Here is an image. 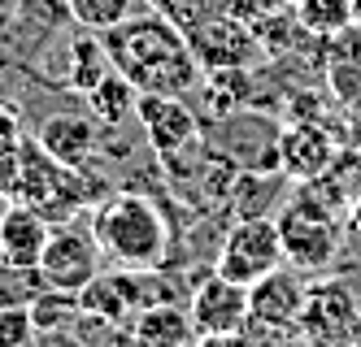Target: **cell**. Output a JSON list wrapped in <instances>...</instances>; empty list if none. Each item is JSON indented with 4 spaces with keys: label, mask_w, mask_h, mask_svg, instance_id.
<instances>
[{
    "label": "cell",
    "mask_w": 361,
    "mask_h": 347,
    "mask_svg": "<svg viewBox=\"0 0 361 347\" xmlns=\"http://www.w3.org/2000/svg\"><path fill=\"white\" fill-rule=\"evenodd\" d=\"M66 13L79 22L83 31L105 35L109 26H118L135 13V0H66Z\"/></svg>",
    "instance_id": "44dd1931"
},
{
    "label": "cell",
    "mask_w": 361,
    "mask_h": 347,
    "mask_svg": "<svg viewBox=\"0 0 361 347\" xmlns=\"http://www.w3.org/2000/svg\"><path fill=\"white\" fill-rule=\"evenodd\" d=\"M131 334L135 343H148V347H183V343H196V330H192V313L183 304H170V300H157L131 317Z\"/></svg>",
    "instance_id": "9a60e30c"
},
{
    "label": "cell",
    "mask_w": 361,
    "mask_h": 347,
    "mask_svg": "<svg viewBox=\"0 0 361 347\" xmlns=\"http://www.w3.org/2000/svg\"><path fill=\"white\" fill-rule=\"evenodd\" d=\"M135 118L144 126V135L152 144V152L161 161H174L183 148H192L200 139V122L188 109L183 96H166V92H140L135 100Z\"/></svg>",
    "instance_id": "ba28073f"
},
{
    "label": "cell",
    "mask_w": 361,
    "mask_h": 347,
    "mask_svg": "<svg viewBox=\"0 0 361 347\" xmlns=\"http://www.w3.org/2000/svg\"><path fill=\"white\" fill-rule=\"evenodd\" d=\"M92 239L105 260L122 265V270H161L170 252V226L166 213L148 196L122 191L100 200L92 213Z\"/></svg>",
    "instance_id": "7a4b0ae2"
},
{
    "label": "cell",
    "mask_w": 361,
    "mask_h": 347,
    "mask_svg": "<svg viewBox=\"0 0 361 347\" xmlns=\"http://www.w3.org/2000/svg\"><path fill=\"white\" fill-rule=\"evenodd\" d=\"M292 9L309 35H340L344 26L357 22V0H292Z\"/></svg>",
    "instance_id": "d6986e66"
},
{
    "label": "cell",
    "mask_w": 361,
    "mask_h": 347,
    "mask_svg": "<svg viewBox=\"0 0 361 347\" xmlns=\"http://www.w3.org/2000/svg\"><path fill=\"white\" fill-rule=\"evenodd\" d=\"M279 234H283V252H288V260L296 270H322V265H331V256L340 252V217L309 213L296 200L279 217Z\"/></svg>",
    "instance_id": "8fae6325"
},
{
    "label": "cell",
    "mask_w": 361,
    "mask_h": 347,
    "mask_svg": "<svg viewBox=\"0 0 361 347\" xmlns=\"http://www.w3.org/2000/svg\"><path fill=\"white\" fill-rule=\"evenodd\" d=\"M309 286L300 274H288L279 265L274 274L248 286V326L244 339H300V313Z\"/></svg>",
    "instance_id": "277c9868"
},
{
    "label": "cell",
    "mask_w": 361,
    "mask_h": 347,
    "mask_svg": "<svg viewBox=\"0 0 361 347\" xmlns=\"http://www.w3.org/2000/svg\"><path fill=\"white\" fill-rule=\"evenodd\" d=\"M340 135H331V126L322 122H288L279 126V139H274V152H279V174H288L296 182L305 178H318L335 165V156H340Z\"/></svg>",
    "instance_id": "9c48e42d"
},
{
    "label": "cell",
    "mask_w": 361,
    "mask_h": 347,
    "mask_svg": "<svg viewBox=\"0 0 361 347\" xmlns=\"http://www.w3.org/2000/svg\"><path fill=\"white\" fill-rule=\"evenodd\" d=\"M109 61L118 74L135 83V92H166V96H188L200 87V65L192 57L188 31L174 26L166 13H131L126 22L109 26L105 35Z\"/></svg>",
    "instance_id": "6da1fadb"
},
{
    "label": "cell",
    "mask_w": 361,
    "mask_h": 347,
    "mask_svg": "<svg viewBox=\"0 0 361 347\" xmlns=\"http://www.w3.org/2000/svg\"><path fill=\"white\" fill-rule=\"evenodd\" d=\"M114 70V61H109V48H105V39H100L96 31H87V35H74L70 39V74H66V83L74 87V92H92L100 78H105Z\"/></svg>",
    "instance_id": "2e32d148"
},
{
    "label": "cell",
    "mask_w": 361,
    "mask_h": 347,
    "mask_svg": "<svg viewBox=\"0 0 361 347\" xmlns=\"http://www.w3.org/2000/svg\"><path fill=\"white\" fill-rule=\"evenodd\" d=\"M188 313H192V330H196V343H222V339H244V326H248V286L222 278L218 270L209 278H200L192 300H188Z\"/></svg>",
    "instance_id": "8992f818"
},
{
    "label": "cell",
    "mask_w": 361,
    "mask_h": 347,
    "mask_svg": "<svg viewBox=\"0 0 361 347\" xmlns=\"http://www.w3.org/2000/svg\"><path fill=\"white\" fill-rule=\"evenodd\" d=\"M188 44H192V57H196V65L204 74L209 70H252L262 61L257 31L248 22L222 13V9L200 18L196 26H188Z\"/></svg>",
    "instance_id": "5b68a950"
},
{
    "label": "cell",
    "mask_w": 361,
    "mask_h": 347,
    "mask_svg": "<svg viewBox=\"0 0 361 347\" xmlns=\"http://www.w3.org/2000/svg\"><path fill=\"white\" fill-rule=\"evenodd\" d=\"M283 5H292V0H218V9L222 13H231V18H240V22H257V18H266V13H274V9H283Z\"/></svg>",
    "instance_id": "d4e9b609"
},
{
    "label": "cell",
    "mask_w": 361,
    "mask_h": 347,
    "mask_svg": "<svg viewBox=\"0 0 361 347\" xmlns=\"http://www.w3.org/2000/svg\"><path fill=\"white\" fill-rule=\"evenodd\" d=\"M35 339V322L27 304H0V347H22Z\"/></svg>",
    "instance_id": "7402d4cb"
},
{
    "label": "cell",
    "mask_w": 361,
    "mask_h": 347,
    "mask_svg": "<svg viewBox=\"0 0 361 347\" xmlns=\"http://www.w3.org/2000/svg\"><path fill=\"white\" fill-rule=\"evenodd\" d=\"M100 274V248L92 239V226L79 230V226H53L44 244V256H39V278L44 286H57V291H70V296H79V291Z\"/></svg>",
    "instance_id": "52a82bcc"
},
{
    "label": "cell",
    "mask_w": 361,
    "mask_h": 347,
    "mask_svg": "<svg viewBox=\"0 0 361 347\" xmlns=\"http://www.w3.org/2000/svg\"><path fill=\"white\" fill-rule=\"evenodd\" d=\"M300 339H309V343L361 339L357 296L344 282H318V286H309V300H305V313H300Z\"/></svg>",
    "instance_id": "30bf717a"
},
{
    "label": "cell",
    "mask_w": 361,
    "mask_h": 347,
    "mask_svg": "<svg viewBox=\"0 0 361 347\" xmlns=\"http://www.w3.org/2000/svg\"><path fill=\"white\" fill-rule=\"evenodd\" d=\"M157 5V13H166L174 26H196L200 18H209V13H218V0H152Z\"/></svg>",
    "instance_id": "603a6c76"
},
{
    "label": "cell",
    "mask_w": 361,
    "mask_h": 347,
    "mask_svg": "<svg viewBox=\"0 0 361 347\" xmlns=\"http://www.w3.org/2000/svg\"><path fill=\"white\" fill-rule=\"evenodd\" d=\"M283 260H288V252H283L279 222L262 217V213H248V217H240L226 230L214 270L222 278H231V282H240V286H252L257 278L274 274Z\"/></svg>",
    "instance_id": "3957f363"
},
{
    "label": "cell",
    "mask_w": 361,
    "mask_h": 347,
    "mask_svg": "<svg viewBox=\"0 0 361 347\" xmlns=\"http://www.w3.org/2000/svg\"><path fill=\"white\" fill-rule=\"evenodd\" d=\"M357 18H361V0H357Z\"/></svg>",
    "instance_id": "4316f807"
},
{
    "label": "cell",
    "mask_w": 361,
    "mask_h": 347,
    "mask_svg": "<svg viewBox=\"0 0 361 347\" xmlns=\"http://www.w3.org/2000/svg\"><path fill=\"white\" fill-rule=\"evenodd\" d=\"M135 100H140V92H135V83L126 74H118V70H109L100 83L87 92V109H92V118L96 122H105V126H118V122H126L135 113Z\"/></svg>",
    "instance_id": "e0dca14e"
},
{
    "label": "cell",
    "mask_w": 361,
    "mask_h": 347,
    "mask_svg": "<svg viewBox=\"0 0 361 347\" xmlns=\"http://www.w3.org/2000/svg\"><path fill=\"white\" fill-rule=\"evenodd\" d=\"M48 234H53V222H48L39 208L9 200V208L0 213V265H13V270H39Z\"/></svg>",
    "instance_id": "7c38bea8"
},
{
    "label": "cell",
    "mask_w": 361,
    "mask_h": 347,
    "mask_svg": "<svg viewBox=\"0 0 361 347\" xmlns=\"http://www.w3.org/2000/svg\"><path fill=\"white\" fill-rule=\"evenodd\" d=\"M18 170H22V135H0V196L5 200H13Z\"/></svg>",
    "instance_id": "cb8c5ba5"
},
{
    "label": "cell",
    "mask_w": 361,
    "mask_h": 347,
    "mask_svg": "<svg viewBox=\"0 0 361 347\" xmlns=\"http://www.w3.org/2000/svg\"><path fill=\"white\" fill-rule=\"evenodd\" d=\"M326 96L348 113H361V31L357 22L344 26L340 35H326Z\"/></svg>",
    "instance_id": "4fadbf2b"
},
{
    "label": "cell",
    "mask_w": 361,
    "mask_h": 347,
    "mask_svg": "<svg viewBox=\"0 0 361 347\" xmlns=\"http://www.w3.org/2000/svg\"><path fill=\"white\" fill-rule=\"evenodd\" d=\"M200 100L209 104L214 118L235 113L240 104L252 100V78H248V70H209V74H200Z\"/></svg>",
    "instance_id": "ac0fdd59"
},
{
    "label": "cell",
    "mask_w": 361,
    "mask_h": 347,
    "mask_svg": "<svg viewBox=\"0 0 361 347\" xmlns=\"http://www.w3.org/2000/svg\"><path fill=\"white\" fill-rule=\"evenodd\" d=\"M344 222H348V230H353V234H361V196L353 200V208H348V217H344Z\"/></svg>",
    "instance_id": "484cf974"
},
{
    "label": "cell",
    "mask_w": 361,
    "mask_h": 347,
    "mask_svg": "<svg viewBox=\"0 0 361 347\" xmlns=\"http://www.w3.org/2000/svg\"><path fill=\"white\" fill-rule=\"evenodd\" d=\"M31 322H35V334H53L61 330L66 322H74L79 313V296H70V291H57V286H44L39 296H31Z\"/></svg>",
    "instance_id": "ffe728a7"
},
{
    "label": "cell",
    "mask_w": 361,
    "mask_h": 347,
    "mask_svg": "<svg viewBox=\"0 0 361 347\" xmlns=\"http://www.w3.org/2000/svg\"><path fill=\"white\" fill-rule=\"evenodd\" d=\"M35 139H39V148L53 156V161H61L70 170H83L92 161L96 144H100L96 122L83 118V113H53V118H44L39 130H35Z\"/></svg>",
    "instance_id": "5bb4252c"
}]
</instances>
